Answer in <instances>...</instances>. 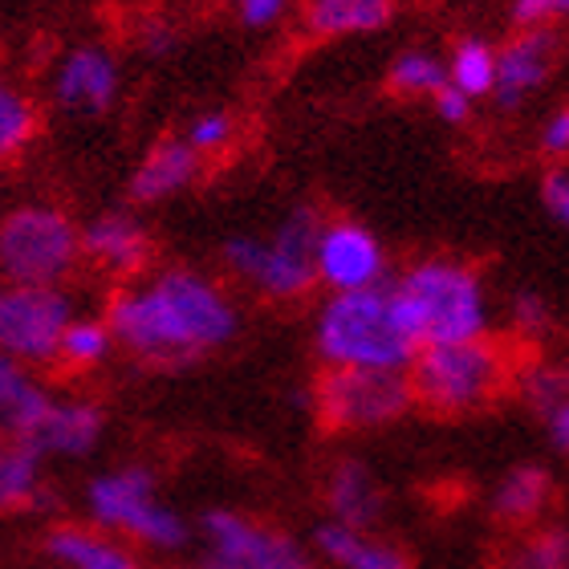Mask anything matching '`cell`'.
Segmentation results:
<instances>
[{
  "label": "cell",
  "mask_w": 569,
  "mask_h": 569,
  "mask_svg": "<svg viewBox=\"0 0 569 569\" xmlns=\"http://www.w3.org/2000/svg\"><path fill=\"white\" fill-rule=\"evenodd\" d=\"M114 346L159 370L224 350L240 330V309L220 281L196 269H159L114 293L107 309Z\"/></svg>",
  "instance_id": "obj_1"
},
{
  "label": "cell",
  "mask_w": 569,
  "mask_h": 569,
  "mask_svg": "<svg viewBox=\"0 0 569 569\" xmlns=\"http://www.w3.org/2000/svg\"><path fill=\"white\" fill-rule=\"evenodd\" d=\"M391 297L419 350L472 342V338H488L492 330V301H488L485 277L456 257H423L407 264L391 284Z\"/></svg>",
  "instance_id": "obj_2"
},
{
  "label": "cell",
  "mask_w": 569,
  "mask_h": 569,
  "mask_svg": "<svg viewBox=\"0 0 569 569\" xmlns=\"http://www.w3.org/2000/svg\"><path fill=\"white\" fill-rule=\"evenodd\" d=\"M313 350L330 370H407L419 355L391 284L326 297L313 318Z\"/></svg>",
  "instance_id": "obj_3"
},
{
  "label": "cell",
  "mask_w": 569,
  "mask_h": 569,
  "mask_svg": "<svg viewBox=\"0 0 569 569\" xmlns=\"http://www.w3.org/2000/svg\"><path fill=\"white\" fill-rule=\"evenodd\" d=\"M512 355L497 338H472V342L423 346L411 367V399L436 416H472L497 403L512 387Z\"/></svg>",
  "instance_id": "obj_4"
},
{
  "label": "cell",
  "mask_w": 569,
  "mask_h": 569,
  "mask_svg": "<svg viewBox=\"0 0 569 569\" xmlns=\"http://www.w3.org/2000/svg\"><path fill=\"white\" fill-rule=\"evenodd\" d=\"M86 517L94 529L119 537L139 553H183L191 525L163 497L147 463H119L86 485Z\"/></svg>",
  "instance_id": "obj_5"
},
{
  "label": "cell",
  "mask_w": 569,
  "mask_h": 569,
  "mask_svg": "<svg viewBox=\"0 0 569 569\" xmlns=\"http://www.w3.org/2000/svg\"><path fill=\"white\" fill-rule=\"evenodd\" d=\"M321 216L309 203H297L281 216V224L269 237L240 232L224 240V269L269 301H301L313 289V240H318Z\"/></svg>",
  "instance_id": "obj_6"
},
{
  "label": "cell",
  "mask_w": 569,
  "mask_h": 569,
  "mask_svg": "<svg viewBox=\"0 0 569 569\" xmlns=\"http://www.w3.org/2000/svg\"><path fill=\"white\" fill-rule=\"evenodd\" d=\"M82 264V228L58 203H17L0 216V284L61 289Z\"/></svg>",
  "instance_id": "obj_7"
},
{
  "label": "cell",
  "mask_w": 569,
  "mask_h": 569,
  "mask_svg": "<svg viewBox=\"0 0 569 569\" xmlns=\"http://www.w3.org/2000/svg\"><path fill=\"white\" fill-rule=\"evenodd\" d=\"M416 407L407 370H321L313 411L338 436H362L399 423Z\"/></svg>",
  "instance_id": "obj_8"
},
{
  "label": "cell",
  "mask_w": 569,
  "mask_h": 569,
  "mask_svg": "<svg viewBox=\"0 0 569 569\" xmlns=\"http://www.w3.org/2000/svg\"><path fill=\"white\" fill-rule=\"evenodd\" d=\"M203 558L220 569H321L309 541L240 509H212L200 521Z\"/></svg>",
  "instance_id": "obj_9"
},
{
  "label": "cell",
  "mask_w": 569,
  "mask_h": 569,
  "mask_svg": "<svg viewBox=\"0 0 569 569\" xmlns=\"http://www.w3.org/2000/svg\"><path fill=\"white\" fill-rule=\"evenodd\" d=\"M73 318L66 289H33V284H0V355L24 367H49L58 342Z\"/></svg>",
  "instance_id": "obj_10"
},
{
  "label": "cell",
  "mask_w": 569,
  "mask_h": 569,
  "mask_svg": "<svg viewBox=\"0 0 569 569\" xmlns=\"http://www.w3.org/2000/svg\"><path fill=\"white\" fill-rule=\"evenodd\" d=\"M313 281L330 293H355L387 284V249L382 240L358 220H321L313 240Z\"/></svg>",
  "instance_id": "obj_11"
},
{
  "label": "cell",
  "mask_w": 569,
  "mask_h": 569,
  "mask_svg": "<svg viewBox=\"0 0 569 569\" xmlns=\"http://www.w3.org/2000/svg\"><path fill=\"white\" fill-rule=\"evenodd\" d=\"M558 61H561L558 29H517L505 46H497L492 94L488 98H492L497 110H505V114L529 107V98H537L549 86Z\"/></svg>",
  "instance_id": "obj_12"
},
{
  "label": "cell",
  "mask_w": 569,
  "mask_h": 569,
  "mask_svg": "<svg viewBox=\"0 0 569 569\" xmlns=\"http://www.w3.org/2000/svg\"><path fill=\"white\" fill-rule=\"evenodd\" d=\"M122 94V66L107 46H73L53 66L49 98L53 107L78 119H102Z\"/></svg>",
  "instance_id": "obj_13"
},
{
  "label": "cell",
  "mask_w": 569,
  "mask_h": 569,
  "mask_svg": "<svg viewBox=\"0 0 569 569\" xmlns=\"http://www.w3.org/2000/svg\"><path fill=\"white\" fill-rule=\"evenodd\" d=\"M82 261L94 264L98 273L131 281L151 264V232L134 212L110 208L82 228Z\"/></svg>",
  "instance_id": "obj_14"
},
{
  "label": "cell",
  "mask_w": 569,
  "mask_h": 569,
  "mask_svg": "<svg viewBox=\"0 0 569 569\" xmlns=\"http://www.w3.org/2000/svg\"><path fill=\"white\" fill-rule=\"evenodd\" d=\"M102 431H107V416L94 399H58L46 407L41 423L33 427V436L24 439L29 448L41 456V460H82L102 443Z\"/></svg>",
  "instance_id": "obj_15"
},
{
  "label": "cell",
  "mask_w": 569,
  "mask_h": 569,
  "mask_svg": "<svg viewBox=\"0 0 569 569\" xmlns=\"http://www.w3.org/2000/svg\"><path fill=\"white\" fill-rule=\"evenodd\" d=\"M387 492L367 460H338L326 476V517L350 525L358 533H370L382 521Z\"/></svg>",
  "instance_id": "obj_16"
},
{
  "label": "cell",
  "mask_w": 569,
  "mask_h": 569,
  "mask_svg": "<svg viewBox=\"0 0 569 569\" xmlns=\"http://www.w3.org/2000/svg\"><path fill=\"white\" fill-rule=\"evenodd\" d=\"M46 553L61 569H151L139 549L94 525H58L46 537Z\"/></svg>",
  "instance_id": "obj_17"
},
{
  "label": "cell",
  "mask_w": 569,
  "mask_h": 569,
  "mask_svg": "<svg viewBox=\"0 0 569 569\" xmlns=\"http://www.w3.org/2000/svg\"><path fill=\"white\" fill-rule=\"evenodd\" d=\"M200 154L191 151L183 139H159L151 151L142 154V163L134 167L131 176V200L139 203H163L176 200L179 191H188L200 176Z\"/></svg>",
  "instance_id": "obj_18"
},
{
  "label": "cell",
  "mask_w": 569,
  "mask_h": 569,
  "mask_svg": "<svg viewBox=\"0 0 569 569\" xmlns=\"http://www.w3.org/2000/svg\"><path fill=\"white\" fill-rule=\"evenodd\" d=\"M553 497H558V485H553L549 468L517 463L492 488V517L521 533V529H533V525L546 521L549 509H553Z\"/></svg>",
  "instance_id": "obj_19"
},
{
  "label": "cell",
  "mask_w": 569,
  "mask_h": 569,
  "mask_svg": "<svg viewBox=\"0 0 569 569\" xmlns=\"http://www.w3.org/2000/svg\"><path fill=\"white\" fill-rule=\"evenodd\" d=\"M399 0H306L301 24L318 41H342V37L382 33L395 21Z\"/></svg>",
  "instance_id": "obj_20"
},
{
  "label": "cell",
  "mask_w": 569,
  "mask_h": 569,
  "mask_svg": "<svg viewBox=\"0 0 569 569\" xmlns=\"http://www.w3.org/2000/svg\"><path fill=\"white\" fill-rule=\"evenodd\" d=\"M49 403H53V391L37 379L33 367L0 355V436L24 443L33 436V427L41 423Z\"/></svg>",
  "instance_id": "obj_21"
},
{
  "label": "cell",
  "mask_w": 569,
  "mask_h": 569,
  "mask_svg": "<svg viewBox=\"0 0 569 569\" xmlns=\"http://www.w3.org/2000/svg\"><path fill=\"white\" fill-rule=\"evenodd\" d=\"M512 382L521 387V399L537 411V419L546 423V436L553 443V451L566 456L569 448V379L561 362L537 358L525 370L512 375Z\"/></svg>",
  "instance_id": "obj_22"
},
{
  "label": "cell",
  "mask_w": 569,
  "mask_h": 569,
  "mask_svg": "<svg viewBox=\"0 0 569 569\" xmlns=\"http://www.w3.org/2000/svg\"><path fill=\"white\" fill-rule=\"evenodd\" d=\"M46 505V460L21 439L0 443V517Z\"/></svg>",
  "instance_id": "obj_23"
},
{
  "label": "cell",
  "mask_w": 569,
  "mask_h": 569,
  "mask_svg": "<svg viewBox=\"0 0 569 569\" xmlns=\"http://www.w3.org/2000/svg\"><path fill=\"white\" fill-rule=\"evenodd\" d=\"M497 569H569V533L566 525L541 521L512 537Z\"/></svg>",
  "instance_id": "obj_24"
},
{
  "label": "cell",
  "mask_w": 569,
  "mask_h": 569,
  "mask_svg": "<svg viewBox=\"0 0 569 569\" xmlns=\"http://www.w3.org/2000/svg\"><path fill=\"white\" fill-rule=\"evenodd\" d=\"M492 61H497V46L492 41H485V37H460L448 58H443L448 86L460 90L468 102H480V98L492 94Z\"/></svg>",
  "instance_id": "obj_25"
},
{
  "label": "cell",
  "mask_w": 569,
  "mask_h": 569,
  "mask_svg": "<svg viewBox=\"0 0 569 569\" xmlns=\"http://www.w3.org/2000/svg\"><path fill=\"white\" fill-rule=\"evenodd\" d=\"M37 131H41L37 102L17 82L0 78V167L21 159L37 142Z\"/></svg>",
  "instance_id": "obj_26"
},
{
  "label": "cell",
  "mask_w": 569,
  "mask_h": 569,
  "mask_svg": "<svg viewBox=\"0 0 569 569\" xmlns=\"http://www.w3.org/2000/svg\"><path fill=\"white\" fill-rule=\"evenodd\" d=\"M110 355H114V333H110L107 318L73 313L66 333H61L53 362H61L66 370H98Z\"/></svg>",
  "instance_id": "obj_27"
},
{
  "label": "cell",
  "mask_w": 569,
  "mask_h": 569,
  "mask_svg": "<svg viewBox=\"0 0 569 569\" xmlns=\"http://www.w3.org/2000/svg\"><path fill=\"white\" fill-rule=\"evenodd\" d=\"M387 86H391V94H399V98H431L436 90L448 86L443 58L423 46L403 49V53L391 61V70H387Z\"/></svg>",
  "instance_id": "obj_28"
},
{
  "label": "cell",
  "mask_w": 569,
  "mask_h": 569,
  "mask_svg": "<svg viewBox=\"0 0 569 569\" xmlns=\"http://www.w3.org/2000/svg\"><path fill=\"white\" fill-rule=\"evenodd\" d=\"M370 533H358V529H350V525H338V521H326L313 529V537H309V553L318 558L321 569H342L346 561L355 558V549L367 541Z\"/></svg>",
  "instance_id": "obj_29"
},
{
  "label": "cell",
  "mask_w": 569,
  "mask_h": 569,
  "mask_svg": "<svg viewBox=\"0 0 569 569\" xmlns=\"http://www.w3.org/2000/svg\"><path fill=\"white\" fill-rule=\"evenodd\" d=\"M237 131L240 127L228 110H200V114L188 122L183 142H188L200 159H208V154H224L228 147H232V139H237Z\"/></svg>",
  "instance_id": "obj_30"
},
{
  "label": "cell",
  "mask_w": 569,
  "mask_h": 569,
  "mask_svg": "<svg viewBox=\"0 0 569 569\" xmlns=\"http://www.w3.org/2000/svg\"><path fill=\"white\" fill-rule=\"evenodd\" d=\"M509 321L521 338H546V333L553 330V306H549L546 293H537V289H521V293L512 297Z\"/></svg>",
  "instance_id": "obj_31"
},
{
  "label": "cell",
  "mask_w": 569,
  "mask_h": 569,
  "mask_svg": "<svg viewBox=\"0 0 569 569\" xmlns=\"http://www.w3.org/2000/svg\"><path fill=\"white\" fill-rule=\"evenodd\" d=\"M342 569H416V566L407 558V549L391 546V541H382V537H367Z\"/></svg>",
  "instance_id": "obj_32"
},
{
  "label": "cell",
  "mask_w": 569,
  "mask_h": 569,
  "mask_svg": "<svg viewBox=\"0 0 569 569\" xmlns=\"http://www.w3.org/2000/svg\"><path fill=\"white\" fill-rule=\"evenodd\" d=\"M569 0H512V24L517 29H553L566 21Z\"/></svg>",
  "instance_id": "obj_33"
},
{
  "label": "cell",
  "mask_w": 569,
  "mask_h": 569,
  "mask_svg": "<svg viewBox=\"0 0 569 569\" xmlns=\"http://www.w3.org/2000/svg\"><path fill=\"white\" fill-rule=\"evenodd\" d=\"M541 203L553 224H569V176L566 167H549L546 179H541Z\"/></svg>",
  "instance_id": "obj_34"
},
{
  "label": "cell",
  "mask_w": 569,
  "mask_h": 569,
  "mask_svg": "<svg viewBox=\"0 0 569 569\" xmlns=\"http://www.w3.org/2000/svg\"><path fill=\"white\" fill-rule=\"evenodd\" d=\"M134 41H139L142 58L163 61V58H171V49L179 46V33H176V24L171 21H142L139 33H134Z\"/></svg>",
  "instance_id": "obj_35"
},
{
  "label": "cell",
  "mask_w": 569,
  "mask_h": 569,
  "mask_svg": "<svg viewBox=\"0 0 569 569\" xmlns=\"http://www.w3.org/2000/svg\"><path fill=\"white\" fill-rule=\"evenodd\" d=\"M232 9H237V17L249 29H269V24H277L284 17V9H289V0H228Z\"/></svg>",
  "instance_id": "obj_36"
},
{
  "label": "cell",
  "mask_w": 569,
  "mask_h": 569,
  "mask_svg": "<svg viewBox=\"0 0 569 569\" xmlns=\"http://www.w3.org/2000/svg\"><path fill=\"white\" fill-rule=\"evenodd\" d=\"M431 110H436L439 122H448V127H463V122L472 119L476 102H468L460 90L443 86V90H436V94H431Z\"/></svg>",
  "instance_id": "obj_37"
},
{
  "label": "cell",
  "mask_w": 569,
  "mask_h": 569,
  "mask_svg": "<svg viewBox=\"0 0 569 569\" xmlns=\"http://www.w3.org/2000/svg\"><path fill=\"white\" fill-rule=\"evenodd\" d=\"M541 151H546L549 159H566V151H569V110L566 107L549 110L546 127H541Z\"/></svg>",
  "instance_id": "obj_38"
},
{
  "label": "cell",
  "mask_w": 569,
  "mask_h": 569,
  "mask_svg": "<svg viewBox=\"0 0 569 569\" xmlns=\"http://www.w3.org/2000/svg\"><path fill=\"white\" fill-rule=\"evenodd\" d=\"M171 569H220V566H212L208 558H196V561H179V566H171Z\"/></svg>",
  "instance_id": "obj_39"
},
{
  "label": "cell",
  "mask_w": 569,
  "mask_h": 569,
  "mask_svg": "<svg viewBox=\"0 0 569 569\" xmlns=\"http://www.w3.org/2000/svg\"><path fill=\"white\" fill-rule=\"evenodd\" d=\"M49 569H61V566H49Z\"/></svg>",
  "instance_id": "obj_40"
},
{
  "label": "cell",
  "mask_w": 569,
  "mask_h": 569,
  "mask_svg": "<svg viewBox=\"0 0 569 569\" xmlns=\"http://www.w3.org/2000/svg\"><path fill=\"white\" fill-rule=\"evenodd\" d=\"M0 176H4V167H0Z\"/></svg>",
  "instance_id": "obj_41"
},
{
  "label": "cell",
  "mask_w": 569,
  "mask_h": 569,
  "mask_svg": "<svg viewBox=\"0 0 569 569\" xmlns=\"http://www.w3.org/2000/svg\"><path fill=\"white\" fill-rule=\"evenodd\" d=\"M0 443H4V436H0Z\"/></svg>",
  "instance_id": "obj_42"
}]
</instances>
